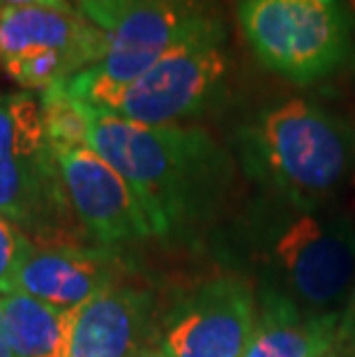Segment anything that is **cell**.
<instances>
[{
	"mask_svg": "<svg viewBox=\"0 0 355 357\" xmlns=\"http://www.w3.org/2000/svg\"><path fill=\"white\" fill-rule=\"evenodd\" d=\"M44 49L70 56L83 72L104 58L107 37L67 0L0 12V63Z\"/></svg>",
	"mask_w": 355,
	"mask_h": 357,
	"instance_id": "cell-11",
	"label": "cell"
},
{
	"mask_svg": "<svg viewBox=\"0 0 355 357\" xmlns=\"http://www.w3.org/2000/svg\"><path fill=\"white\" fill-rule=\"evenodd\" d=\"M236 14L254 56L298 86L328 77L351 51L342 0H240Z\"/></svg>",
	"mask_w": 355,
	"mask_h": 357,
	"instance_id": "cell-6",
	"label": "cell"
},
{
	"mask_svg": "<svg viewBox=\"0 0 355 357\" xmlns=\"http://www.w3.org/2000/svg\"><path fill=\"white\" fill-rule=\"evenodd\" d=\"M74 215L100 247L148 238L150 226L127 180L90 146L54 148Z\"/></svg>",
	"mask_w": 355,
	"mask_h": 357,
	"instance_id": "cell-9",
	"label": "cell"
},
{
	"mask_svg": "<svg viewBox=\"0 0 355 357\" xmlns=\"http://www.w3.org/2000/svg\"><path fill=\"white\" fill-rule=\"evenodd\" d=\"M263 229L266 288L314 314L342 311L355 284L353 217L335 208H291Z\"/></svg>",
	"mask_w": 355,
	"mask_h": 357,
	"instance_id": "cell-4",
	"label": "cell"
},
{
	"mask_svg": "<svg viewBox=\"0 0 355 357\" xmlns=\"http://www.w3.org/2000/svg\"><path fill=\"white\" fill-rule=\"evenodd\" d=\"M77 7L107 37V53L63 88L95 109L203 21L219 17L215 0H79Z\"/></svg>",
	"mask_w": 355,
	"mask_h": 357,
	"instance_id": "cell-5",
	"label": "cell"
},
{
	"mask_svg": "<svg viewBox=\"0 0 355 357\" xmlns=\"http://www.w3.org/2000/svg\"><path fill=\"white\" fill-rule=\"evenodd\" d=\"M123 263L111 247L30 245L17 291L58 309H79L118 284Z\"/></svg>",
	"mask_w": 355,
	"mask_h": 357,
	"instance_id": "cell-10",
	"label": "cell"
},
{
	"mask_svg": "<svg viewBox=\"0 0 355 357\" xmlns=\"http://www.w3.org/2000/svg\"><path fill=\"white\" fill-rule=\"evenodd\" d=\"M344 353H349L351 357H355V344H351L349 348H344Z\"/></svg>",
	"mask_w": 355,
	"mask_h": 357,
	"instance_id": "cell-21",
	"label": "cell"
},
{
	"mask_svg": "<svg viewBox=\"0 0 355 357\" xmlns=\"http://www.w3.org/2000/svg\"><path fill=\"white\" fill-rule=\"evenodd\" d=\"M141 357H164L157 348H148V351H143V355Z\"/></svg>",
	"mask_w": 355,
	"mask_h": 357,
	"instance_id": "cell-20",
	"label": "cell"
},
{
	"mask_svg": "<svg viewBox=\"0 0 355 357\" xmlns=\"http://www.w3.org/2000/svg\"><path fill=\"white\" fill-rule=\"evenodd\" d=\"M335 314H314L286 295L263 288L256 323L240 357H321L337 348Z\"/></svg>",
	"mask_w": 355,
	"mask_h": 357,
	"instance_id": "cell-13",
	"label": "cell"
},
{
	"mask_svg": "<svg viewBox=\"0 0 355 357\" xmlns=\"http://www.w3.org/2000/svg\"><path fill=\"white\" fill-rule=\"evenodd\" d=\"M245 171L298 210H319L355 185V127L319 104L289 100L238 134Z\"/></svg>",
	"mask_w": 355,
	"mask_h": 357,
	"instance_id": "cell-2",
	"label": "cell"
},
{
	"mask_svg": "<svg viewBox=\"0 0 355 357\" xmlns=\"http://www.w3.org/2000/svg\"><path fill=\"white\" fill-rule=\"evenodd\" d=\"M351 344H355V284L344 302L342 311H339V321H337V346L344 351Z\"/></svg>",
	"mask_w": 355,
	"mask_h": 357,
	"instance_id": "cell-17",
	"label": "cell"
},
{
	"mask_svg": "<svg viewBox=\"0 0 355 357\" xmlns=\"http://www.w3.org/2000/svg\"><path fill=\"white\" fill-rule=\"evenodd\" d=\"M229 72L226 30L219 17L203 21L130 86L100 109L141 125H178L199 116L222 90Z\"/></svg>",
	"mask_w": 355,
	"mask_h": 357,
	"instance_id": "cell-7",
	"label": "cell"
},
{
	"mask_svg": "<svg viewBox=\"0 0 355 357\" xmlns=\"http://www.w3.org/2000/svg\"><path fill=\"white\" fill-rule=\"evenodd\" d=\"M40 109L44 134H47L51 148L88 146L93 106L77 100L63 88V83H58L42 93Z\"/></svg>",
	"mask_w": 355,
	"mask_h": 357,
	"instance_id": "cell-15",
	"label": "cell"
},
{
	"mask_svg": "<svg viewBox=\"0 0 355 357\" xmlns=\"http://www.w3.org/2000/svg\"><path fill=\"white\" fill-rule=\"evenodd\" d=\"M88 146L127 180L160 238L206 222L233 180L231 157L199 127L141 125L93 106Z\"/></svg>",
	"mask_w": 355,
	"mask_h": 357,
	"instance_id": "cell-1",
	"label": "cell"
},
{
	"mask_svg": "<svg viewBox=\"0 0 355 357\" xmlns=\"http://www.w3.org/2000/svg\"><path fill=\"white\" fill-rule=\"evenodd\" d=\"M349 7H351V10L355 12V0H349Z\"/></svg>",
	"mask_w": 355,
	"mask_h": 357,
	"instance_id": "cell-22",
	"label": "cell"
},
{
	"mask_svg": "<svg viewBox=\"0 0 355 357\" xmlns=\"http://www.w3.org/2000/svg\"><path fill=\"white\" fill-rule=\"evenodd\" d=\"M0 357H12L10 341H7V328H5V309H3V300H0Z\"/></svg>",
	"mask_w": 355,
	"mask_h": 357,
	"instance_id": "cell-18",
	"label": "cell"
},
{
	"mask_svg": "<svg viewBox=\"0 0 355 357\" xmlns=\"http://www.w3.org/2000/svg\"><path fill=\"white\" fill-rule=\"evenodd\" d=\"M0 217L33 245H83L86 235L30 93H0Z\"/></svg>",
	"mask_w": 355,
	"mask_h": 357,
	"instance_id": "cell-3",
	"label": "cell"
},
{
	"mask_svg": "<svg viewBox=\"0 0 355 357\" xmlns=\"http://www.w3.org/2000/svg\"><path fill=\"white\" fill-rule=\"evenodd\" d=\"M42 3H58V0H0V12L12 10V7H24V5H42Z\"/></svg>",
	"mask_w": 355,
	"mask_h": 357,
	"instance_id": "cell-19",
	"label": "cell"
},
{
	"mask_svg": "<svg viewBox=\"0 0 355 357\" xmlns=\"http://www.w3.org/2000/svg\"><path fill=\"white\" fill-rule=\"evenodd\" d=\"M153 298L146 291L116 286L77 309L70 357H141L150 334Z\"/></svg>",
	"mask_w": 355,
	"mask_h": 357,
	"instance_id": "cell-12",
	"label": "cell"
},
{
	"mask_svg": "<svg viewBox=\"0 0 355 357\" xmlns=\"http://www.w3.org/2000/svg\"><path fill=\"white\" fill-rule=\"evenodd\" d=\"M30 242L17 226L0 217V298L17 291L19 270L30 249Z\"/></svg>",
	"mask_w": 355,
	"mask_h": 357,
	"instance_id": "cell-16",
	"label": "cell"
},
{
	"mask_svg": "<svg viewBox=\"0 0 355 357\" xmlns=\"http://www.w3.org/2000/svg\"><path fill=\"white\" fill-rule=\"evenodd\" d=\"M256 323V298L240 277H219L196 288L166 316L164 357H240Z\"/></svg>",
	"mask_w": 355,
	"mask_h": 357,
	"instance_id": "cell-8",
	"label": "cell"
},
{
	"mask_svg": "<svg viewBox=\"0 0 355 357\" xmlns=\"http://www.w3.org/2000/svg\"><path fill=\"white\" fill-rule=\"evenodd\" d=\"M321 357H339V355H335V353H326V355H321Z\"/></svg>",
	"mask_w": 355,
	"mask_h": 357,
	"instance_id": "cell-23",
	"label": "cell"
},
{
	"mask_svg": "<svg viewBox=\"0 0 355 357\" xmlns=\"http://www.w3.org/2000/svg\"><path fill=\"white\" fill-rule=\"evenodd\" d=\"M12 357H70L77 309H58L24 293L3 295Z\"/></svg>",
	"mask_w": 355,
	"mask_h": 357,
	"instance_id": "cell-14",
	"label": "cell"
}]
</instances>
